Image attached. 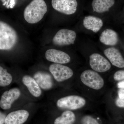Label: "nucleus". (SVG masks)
I'll return each mask as SVG.
<instances>
[{
  "label": "nucleus",
  "instance_id": "1",
  "mask_svg": "<svg viewBox=\"0 0 124 124\" xmlns=\"http://www.w3.org/2000/svg\"><path fill=\"white\" fill-rule=\"evenodd\" d=\"M47 11V5L44 0H33L24 9V19L31 24L39 22Z\"/></svg>",
  "mask_w": 124,
  "mask_h": 124
},
{
  "label": "nucleus",
  "instance_id": "2",
  "mask_svg": "<svg viewBox=\"0 0 124 124\" xmlns=\"http://www.w3.org/2000/svg\"><path fill=\"white\" fill-rule=\"evenodd\" d=\"M16 31L8 23L0 21V50H10L18 41Z\"/></svg>",
  "mask_w": 124,
  "mask_h": 124
},
{
  "label": "nucleus",
  "instance_id": "3",
  "mask_svg": "<svg viewBox=\"0 0 124 124\" xmlns=\"http://www.w3.org/2000/svg\"><path fill=\"white\" fill-rule=\"evenodd\" d=\"M80 79L84 84L93 89L98 90L104 86V80L95 71L90 70L84 71L81 75Z\"/></svg>",
  "mask_w": 124,
  "mask_h": 124
},
{
  "label": "nucleus",
  "instance_id": "4",
  "mask_svg": "<svg viewBox=\"0 0 124 124\" xmlns=\"http://www.w3.org/2000/svg\"><path fill=\"white\" fill-rule=\"evenodd\" d=\"M86 101L80 96L71 95L62 97L59 99L57 102L58 107L64 109L74 110L84 106Z\"/></svg>",
  "mask_w": 124,
  "mask_h": 124
},
{
  "label": "nucleus",
  "instance_id": "5",
  "mask_svg": "<svg viewBox=\"0 0 124 124\" xmlns=\"http://www.w3.org/2000/svg\"><path fill=\"white\" fill-rule=\"evenodd\" d=\"M76 34L72 30L63 29L58 31L54 37L53 42L57 46H63L73 44L75 40Z\"/></svg>",
  "mask_w": 124,
  "mask_h": 124
},
{
  "label": "nucleus",
  "instance_id": "6",
  "mask_svg": "<svg viewBox=\"0 0 124 124\" xmlns=\"http://www.w3.org/2000/svg\"><path fill=\"white\" fill-rule=\"evenodd\" d=\"M49 70L54 78L59 82H62L72 77L73 71L69 67L59 63L50 65Z\"/></svg>",
  "mask_w": 124,
  "mask_h": 124
},
{
  "label": "nucleus",
  "instance_id": "7",
  "mask_svg": "<svg viewBox=\"0 0 124 124\" xmlns=\"http://www.w3.org/2000/svg\"><path fill=\"white\" fill-rule=\"evenodd\" d=\"M51 4L56 11L66 15L73 14L77 10L76 0H52Z\"/></svg>",
  "mask_w": 124,
  "mask_h": 124
},
{
  "label": "nucleus",
  "instance_id": "8",
  "mask_svg": "<svg viewBox=\"0 0 124 124\" xmlns=\"http://www.w3.org/2000/svg\"><path fill=\"white\" fill-rule=\"evenodd\" d=\"M90 67L95 71L103 72L108 71L111 67L110 63L106 58L97 53L90 56Z\"/></svg>",
  "mask_w": 124,
  "mask_h": 124
},
{
  "label": "nucleus",
  "instance_id": "9",
  "mask_svg": "<svg viewBox=\"0 0 124 124\" xmlns=\"http://www.w3.org/2000/svg\"><path fill=\"white\" fill-rule=\"evenodd\" d=\"M20 90L17 88H13L3 93L0 100V107L6 110L11 108L14 102L18 99L20 95Z\"/></svg>",
  "mask_w": 124,
  "mask_h": 124
},
{
  "label": "nucleus",
  "instance_id": "10",
  "mask_svg": "<svg viewBox=\"0 0 124 124\" xmlns=\"http://www.w3.org/2000/svg\"><path fill=\"white\" fill-rule=\"evenodd\" d=\"M45 57L48 61L59 64H65L70 62V56L65 52L55 49L48 50L45 53Z\"/></svg>",
  "mask_w": 124,
  "mask_h": 124
},
{
  "label": "nucleus",
  "instance_id": "11",
  "mask_svg": "<svg viewBox=\"0 0 124 124\" xmlns=\"http://www.w3.org/2000/svg\"><path fill=\"white\" fill-rule=\"evenodd\" d=\"M29 116L28 111L20 110L14 111L6 116L5 124H23L27 121Z\"/></svg>",
  "mask_w": 124,
  "mask_h": 124
},
{
  "label": "nucleus",
  "instance_id": "12",
  "mask_svg": "<svg viewBox=\"0 0 124 124\" xmlns=\"http://www.w3.org/2000/svg\"><path fill=\"white\" fill-rule=\"evenodd\" d=\"M104 54L113 66L119 68L124 67V59L120 52L114 47H110L104 50Z\"/></svg>",
  "mask_w": 124,
  "mask_h": 124
},
{
  "label": "nucleus",
  "instance_id": "13",
  "mask_svg": "<svg viewBox=\"0 0 124 124\" xmlns=\"http://www.w3.org/2000/svg\"><path fill=\"white\" fill-rule=\"evenodd\" d=\"M34 79L43 89L48 90L52 88L53 82L51 75L47 72L38 71L34 76Z\"/></svg>",
  "mask_w": 124,
  "mask_h": 124
},
{
  "label": "nucleus",
  "instance_id": "14",
  "mask_svg": "<svg viewBox=\"0 0 124 124\" xmlns=\"http://www.w3.org/2000/svg\"><path fill=\"white\" fill-rule=\"evenodd\" d=\"M84 26L86 29L95 33L100 31L103 25L102 20L97 17L89 16L85 17L83 20Z\"/></svg>",
  "mask_w": 124,
  "mask_h": 124
},
{
  "label": "nucleus",
  "instance_id": "15",
  "mask_svg": "<svg viewBox=\"0 0 124 124\" xmlns=\"http://www.w3.org/2000/svg\"><path fill=\"white\" fill-rule=\"evenodd\" d=\"M22 82L32 95L35 97H38L41 95V89L35 79L30 76L25 75L23 78Z\"/></svg>",
  "mask_w": 124,
  "mask_h": 124
},
{
  "label": "nucleus",
  "instance_id": "16",
  "mask_svg": "<svg viewBox=\"0 0 124 124\" xmlns=\"http://www.w3.org/2000/svg\"><path fill=\"white\" fill-rule=\"evenodd\" d=\"M99 40L103 44L114 46L117 44L118 37L117 33L115 31L111 29H106L101 33Z\"/></svg>",
  "mask_w": 124,
  "mask_h": 124
},
{
  "label": "nucleus",
  "instance_id": "17",
  "mask_svg": "<svg viewBox=\"0 0 124 124\" xmlns=\"http://www.w3.org/2000/svg\"><path fill=\"white\" fill-rule=\"evenodd\" d=\"M115 3V0H93L92 6L94 11L102 13L108 11Z\"/></svg>",
  "mask_w": 124,
  "mask_h": 124
},
{
  "label": "nucleus",
  "instance_id": "18",
  "mask_svg": "<svg viewBox=\"0 0 124 124\" xmlns=\"http://www.w3.org/2000/svg\"><path fill=\"white\" fill-rule=\"evenodd\" d=\"M75 114L70 111L63 112L62 115L57 117L54 121V124H73L75 121Z\"/></svg>",
  "mask_w": 124,
  "mask_h": 124
},
{
  "label": "nucleus",
  "instance_id": "19",
  "mask_svg": "<svg viewBox=\"0 0 124 124\" xmlns=\"http://www.w3.org/2000/svg\"><path fill=\"white\" fill-rule=\"evenodd\" d=\"M13 81V77L6 69L0 66V86H5L10 85Z\"/></svg>",
  "mask_w": 124,
  "mask_h": 124
},
{
  "label": "nucleus",
  "instance_id": "20",
  "mask_svg": "<svg viewBox=\"0 0 124 124\" xmlns=\"http://www.w3.org/2000/svg\"><path fill=\"white\" fill-rule=\"evenodd\" d=\"M116 106L124 108V88H120L118 91V97L116 101Z\"/></svg>",
  "mask_w": 124,
  "mask_h": 124
},
{
  "label": "nucleus",
  "instance_id": "21",
  "mask_svg": "<svg viewBox=\"0 0 124 124\" xmlns=\"http://www.w3.org/2000/svg\"><path fill=\"white\" fill-rule=\"evenodd\" d=\"M82 124H99L97 121L89 116H84L81 120Z\"/></svg>",
  "mask_w": 124,
  "mask_h": 124
},
{
  "label": "nucleus",
  "instance_id": "22",
  "mask_svg": "<svg viewBox=\"0 0 124 124\" xmlns=\"http://www.w3.org/2000/svg\"><path fill=\"white\" fill-rule=\"evenodd\" d=\"M113 78L116 81L124 80V70H120L116 72L114 74Z\"/></svg>",
  "mask_w": 124,
  "mask_h": 124
},
{
  "label": "nucleus",
  "instance_id": "23",
  "mask_svg": "<svg viewBox=\"0 0 124 124\" xmlns=\"http://www.w3.org/2000/svg\"><path fill=\"white\" fill-rule=\"evenodd\" d=\"M6 117L5 115L0 112V124H4L5 123Z\"/></svg>",
  "mask_w": 124,
  "mask_h": 124
},
{
  "label": "nucleus",
  "instance_id": "24",
  "mask_svg": "<svg viewBox=\"0 0 124 124\" xmlns=\"http://www.w3.org/2000/svg\"><path fill=\"white\" fill-rule=\"evenodd\" d=\"M117 86L119 88H124V81L119 82L117 84Z\"/></svg>",
  "mask_w": 124,
  "mask_h": 124
}]
</instances>
